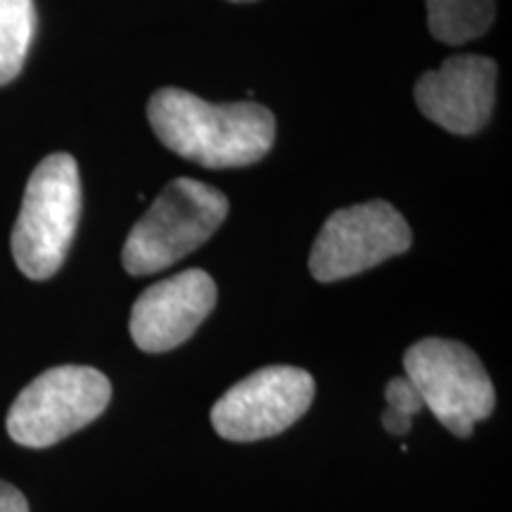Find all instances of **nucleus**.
I'll list each match as a JSON object with an SVG mask.
<instances>
[{
    "label": "nucleus",
    "mask_w": 512,
    "mask_h": 512,
    "mask_svg": "<svg viewBox=\"0 0 512 512\" xmlns=\"http://www.w3.org/2000/svg\"><path fill=\"white\" fill-rule=\"evenodd\" d=\"M147 119L162 145L207 169L256 164L275 143V117L259 102L214 105L181 88H159Z\"/></svg>",
    "instance_id": "1"
},
{
    "label": "nucleus",
    "mask_w": 512,
    "mask_h": 512,
    "mask_svg": "<svg viewBox=\"0 0 512 512\" xmlns=\"http://www.w3.org/2000/svg\"><path fill=\"white\" fill-rule=\"evenodd\" d=\"M81 216V178L72 155H50L36 166L12 228V256L31 280L60 271Z\"/></svg>",
    "instance_id": "2"
},
{
    "label": "nucleus",
    "mask_w": 512,
    "mask_h": 512,
    "mask_svg": "<svg viewBox=\"0 0 512 512\" xmlns=\"http://www.w3.org/2000/svg\"><path fill=\"white\" fill-rule=\"evenodd\" d=\"M228 216V197L195 178H176L128 233L121 252L131 275H152L202 247Z\"/></svg>",
    "instance_id": "3"
},
{
    "label": "nucleus",
    "mask_w": 512,
    "mask_h": 512,
    "mask_svg": "<svg viewBox=\"0 0 512 512\" xmlns=\"http://www.w3.org/2000/svg\"><path fill=\"white\" fill-rule=\"evenodd\" d=\"M422 403L456 437H470L496 406V392L475 351L453 339L427 337L403 356Z\"/></svg>",
    "instance_id": "4"
},
{
    "label": "nucleus",
    "mask_w": 512,
    "mask_h": 512,
    "mask_svg": "<svg viewBox=\"0 0 512 512\" xmlns=\"http://www.w3.org/2000/svg\"><path fill=\"white\" fill-rule=\"evenodd\" d=\"M112 384L88 366L50 368L24 387L8 413V434L17 444L46 448L100 418Z\"/></svg>",
    "instance_id": "5"
},
{
    "label": "nucleus",
    "mask_w": 512,
    "mask_h": 512,
    "mask_svg": "<svg viewBox=\"0 0 512 512\" xmlns=\"http://www.w3.org/2000/svg\"><path fill=\"white\" fill-rule=\"evenodd\" d=\"M413 233L389 202L375 200L339 209L320 228L309 268L318 283L351 278L396 254L408 252Z\"/></svg>",
    "instance_id": "6"
},
{
    "label": "nucleus",
    "mask_w": 512,
    "mask_h": 512,
    "mask_svg": "<svg viewBox=\"0 0 512 512\" xmlns=\"http://www.w3.org/2000/svg\"><path fill=\"white\" fill-rule=\"evenodd\" d=\"M316 382L302 368L268 366L230 387L211 408V425L228 441H259L292 427L309 411Z\"/></svg>",
    "instance_id": "7"
},
{
    "label": "nucleus",
    "mask_w": 512,
    "mask_h": 512,
    "mask_svg": "<svg viewBox=\"0 0 512 512\" xmlns=\"http://www.w3.org/2000/svg\"><path fill=\"white\" fill-rule=\"evenodd\" d=\"M494 60L482 55L448 57L434 72L415 83L420 112L448 133L472 136L489 124L496 102Z\"/></svg>",
    "instance_id": "8"
},
{
    "label": "nucleus",
    "mask_w": 512,
    "mask_h": 512,
    "mask_svg": "<svg viewBox=\"0 0 512 512\" xmlns=\"http://www.w3.org/2000/svg\"><path fill=\"white\" fill-rule=\"evenodd\" d=\"M216 306V285L207 271L190 268L155 283L131 311V337L147 354H164L188 342Z\"/></svg>",
    "instance_id": "9"
},
{
    "label": "nucleus",
    "mask_w": 512,
    "mask_h": 512,
    "mask_svg": "<svg viewBox=\"0 0 512 512\" xmlns=\"http://www.w3.org/2000/svg\"><path fill=\"white\" fill-rule=\"evenodd\" d=\"M496 0H427L432 36L448 46L475 41L494 24Z\"/></svg>",
    "instance_id": "10"
},
{
    "label": "nucleus",
    "mask_w": 512,
    "mask_h": 512,
    "mask_svg": "<svg viewBox=\"0 0 512 512\" xmlns=\"http://www.w3.org/2000/svg\"><path fill=\"white\" fill-rule=\"evenodd\" d=\"M34 31V0H0V86L22 72Z\"/></svg>",
    "instance_id": "11"
},
{
    "label": "nucleus",
    "mask_w": 512,
    "mask_h": 512,
    "mask_svg": "<svg viewBox=\"0 0 512 512\" xmlns=\"http://www.w3.org/2000/svg\"><path fill=\"white\" fill-rule=\"evenodd\" d=\"M384 399H387V411L382 413L384 430L394 437H403V434L411 432L413 415L425 408L415 384L408 377H394L384 389Z\"/></svg>",
    "instance_id": "12"
},
{
    "label": "nucleus",
    "mask_w": 512,
    "mask_h": 512,
    "mask_svg": "<svg viewBox=\"0 0 512 512\" xmlns=\"http://www.w3.org/2000/svg\"><path fill=\"white\" fill-rule=\"evenodd\" d=\"M0 512H29L27 498L8 482H0Z\"/></svg>",
    "instance_id": "13"
},
{
    "label": "nucleus",
    "mask_w": 512,
    "mask_h": 512,
    "mask_svg": "<svg viewBox=\"0 0 512 512\" xmlns=\"http://www.w3.org/2000/svg\"><path fill=\"white\" fill-rule=\"evenodd\" d=\"M230 3H252V0H230Z\"/></svg>",
    "instance_id": "14"
}]
</instances>
